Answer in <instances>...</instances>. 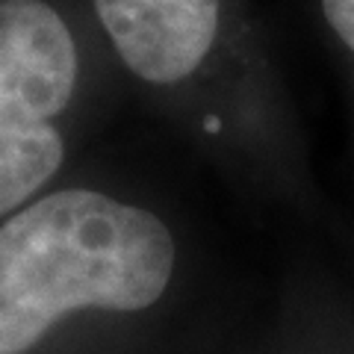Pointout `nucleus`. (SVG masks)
Instances as JSON below:
<instances>
[{
  "label": "nucleus",
  "instance_id": "3",
  "mask_svg": "<svg viewBox=\"0 0 354 354\" xmlns=\"http://www.w3.org/2000/svg\"><path fill=\"white\" fill-rule=\"evenodd\" d=\"M124 65L169 86L204 62L218 32V0H95Z\"/></svg>",
  "mask_w": 354,
  "mask_h": 354
},
{
  "label": "nucleus",
  "instance_id": "1",
  "mask_svg": "<svg viewBox=\"0 0 354 354\" xmlns=\"http://www.w3.org/2000/svg\"><path fill=\"white\" fill-rule=\"evenodd\" d=\"M171 274V230L151 209L95 189L30 201L0 225V354H27L80 310H145Z\"/></svg>",
  "mask_w": 354,
  "mask_h": 354
},
{
  "label": "nucleus",
  "instance_id": "4",
  "mask_svg": "<svg viewBox=\"0 0 354 354\" xmlns=\"http://www.w3.org/2000/svg\"><path fill=\"white\" fill-rule=\"evenodd\" d=\"M322 6L328 24L354 50V0H322Z\"/></svg>",
  "mask_w": 354,
  "mask_h": 354
},
{
  "label": "nucleus",
  "instance_id": "2",
  "mask_svg": "<svg viewBox=\"0 0 354 354\" xmlns=\"http://www.w3.org/2000/svg\"><path fill=\"white\" fill-rule=\"evenodd\" d=\"M77 83V48L44 0H0V216L30 204L65 157L53 127Z\"/></svg>",
  "mask_w": 354,
  "mask_h": 354
}]
</instances>
